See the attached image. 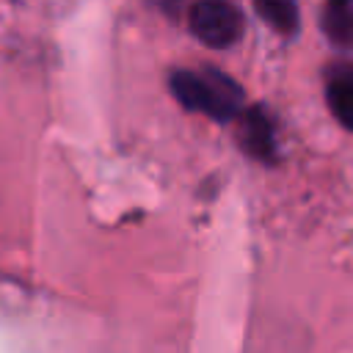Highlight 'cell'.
Instances as JSON below:
<instances>
[{
    "label": "cell",
    "instance_id": "1",
    "mask_svg": "<svg viewBox=\"0 0 353 353\" xmlns=\"http://www.w3.org/2000/svg\"><path fill=\"white\" fill-rule=\"evenodd\" d=\"M171 94L188 110L207 113L215 121H232L243 110V88L218 69H176L171 74Z\"/></svg>",
    "mask_w": 353,
    "mask_h": 353
},
{
    "label": "cell",
    "instance_id": "4",
    "mask_svg": "<svg viewBox=\"0 0 353 353\" xmlns=\"http://www.w3.org/2000/svg\"><path fill=\"white\" fill-rule=\"evenodd\" d=\"M325 97H328V108L334 110L336 121L342 127L353 130V63L336 66L328 74Z\"/></svg>",
    "mask_w": 353,
    "mask_h": 353
},
{
    "label": "cell",
    "instance_id": "5",
    "mask_svg": "<svg viewBox=\"0 0 353 353\" xmlns=\"http://www.w3.org/2000/svg\"><path fill=\"white\" fill-rule=\"evenodd\" d=\"M325 36L336 44L350 50L353 47V3L350 0H334L323 8V19H320Z\"/></svg>",
    "mask_w": 353,
    "mask_h": 353
},
{
    "label": "cell",
    "instance_id": "3",
    "mask_svg": "<svg viewBox=\"0 0 353 353\" xmlns=\"http://www.w3.org/2000/svg\"><path fill=\"white\" fill-rule=\"evenodd\" d=\"M243 146L251 157L262 163L276 160V135H273V121L265 113V108H251L243 121Z\"/></svg>",
    "mask_w": 353,
    "mask_h": 353
},
{
    "label": "cell",
    "instance_id": "6",
    "mask_svg": "<svg viewBox=\"0 0 353 353\" xmlns=\"http://www.w3.org/2000/svg\"><path fill=\"white\" fill-rule=\"evenodd\" d=\"M256 11L279 33H295L298 30V8H295V3H287V0H265V3H256Z\"/></svg>",
    "mask_w": 353,
    "mask_h": 353
},
{
    "label": "cell",
    "instance_id": "2",
    "mask_svg": "<svg viewBox=\"0 0 353 353\" xmlns=\"http://www.w3.org/2000/svg\"><path fill=\"white\" fill-rule=\"evenodd\" d=\"M188 22H190V33L215 50H226L237 44L245 28L243 11L223 0H207V3L190 6Z\"/></svg>",
    "mask_w": 353,
    "mask_h": 353
}]
</instances>
